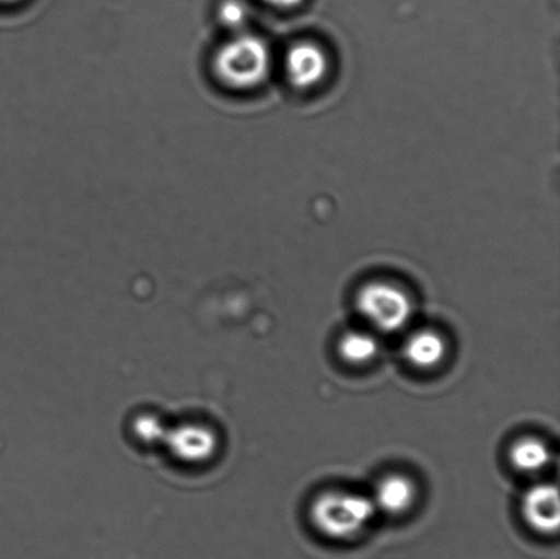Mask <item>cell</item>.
I'll list each match as a JSON object with an SVG mask.
<instances>
[{
  "mask_svg": "<svg viewBox=\"0 0 560 559\" xmlns=\"http://www.w3.org/2000/svg\"><path fill=\"white\" fill-rule=\"evenodd\" d=\"M376 512L370 497L349 491H328L313 501L311 522L326 538L350 540L364 533Z\"/></svg>",
  "mask_w": 560,
  "mask_h": 559,
  "instance_id": "cell-1",
  "label": "cell"
},
{
  "mask_svg": "<svg viewBox=\"0 0 560 559\" xmlns=\"http://www.w3.org/2000/svg\"><path fill=\"white\" fill-rule=\"evenodd\" d=\"M213 65L223 84L234 90H250L266 79L270 54L260 38L241 35L219 49Z\"/></svg>",
  "mask_w": 560,
  "mask_h": 559,
  "instance_id": "cell-2",
  "label": "cell"
},
{
  "mask_svg": "<svg viewBox=\"0 0 560 559\" xmlns=\"http://www.w3.org/2000/svg\"><path fill=\"white\" fill-rule=\"evenodd\" d=\"M357 311L383 333H397L408 325L413 305L402 289L387 282L365 284L357 294Z\"/></svg>",
  "mask_w": 560,
  "mask_h": 559,
  "instance_id": "cell-3",
  "label": "cell"
},
{
  "mask_svg": "<svg viewBox=\"0 0 560 559\" xmlns=\"http://www.w3.org/2000/svg\"><path fill=\"white\" fill-rule=\"evenodd\" d=\"M525 523L540 535L558 533L560 524L559 492L557 486L541 484L530 487L521 500Z\"/></svg>",
  "mask_w": 560,
  "mask_h": 559,
  "instance_id": "cell-4",
  "label": "cell"
},
{
  "mask_svg": "<svg viewBox=\"0 0 560 559\" xmlns=\"http://www.w3.org/2000/svg\"><path fill=\"white\" fill-rule=\"evenodd\" d=\"M285 70L294 85L312 86L326 74L327 59L316 46L307 43L296 44L285 59Z\"/></svg>",
  "mask_w": 560,
  "mask_h": 559,
  "instance_id": "cell-5",
  "label": "cell"
},
{
  "mask_svg": "<svg viewBox=\"0 0 560 559\" xmlns=\"http://www.w3.org/2000/svg\"><path fill=\"white\" fill-rule=\"evenodd\" d=\"M416 498L413 481L402 475H389L378 481L372 501L376 511L399 516L409 511Z\"/></svg>",
  "mask_w": 560,
  "mask_h": 559,
  "instance_id": "cell-6",
  "label": "cell"
},
{
  "mask_svg": "<svg viewBox=\"0 0 560 559\" xmlns=\"http://www.w3.org/2000/svg\"><path fill=\"white\" fill-rule=\"evenodd\" d=\"M404 352L416 369L431 370L442 363L447 345L436 331L421 330L406 341Z\"/></svg>",
  "mask_w": 560,
  "mask_h": 559,
  "instance_id": "cell-7",
  "label": "cell"
},
{
  "mask_svg": "<svg viewBox=\"0 0 560 559\" xmlns=\"http://www.w3.org/2000/svg\"><path fill=\"white\" fill-rule=\"evenodd\" d=\"M509 457L513 467L525 474L540 473L551 463L550 449L545 442L532 436L515 442Z\"/></svg>",
  "mask_w": 560,
  "mask_h": 559,
  "instance_id": "cell-8",
  "label": "cell"
},
{
  "mask_svg": "<svg viewBox=\"0 0 560 559\" xmlns=\"http://www.w3.org/2000/svg\"><path fill=\"white\" fill-rule=\"evenodd\" d=\"M378 350H381V343L376 337L365 331L346 333L339 342L340 358L354 365L371 363L376 359Z\"/></svg>",
  "mask_w": 560,
  "mask_h": 559,
  "instance_id": "cell-9",
  "label": "cell"
},
{
  "mask_svg": "<svg viewBox=\"0 0 560 559\" xmlns=\"http://www.w3.org/2000/svg\"><path fill=\"white\" fill-rule=\"evenodd\" d=\"M248 16V9L240 0H226L219 9V19L222 24L229 27H240L244 25Z\"/></svg>",
  "mask_w": 560,
  "mask_h": 559,
  "instance_id": "cell-10",
  "label": "cell"
},
{
  "mask_svg": "<svg viewBox=\"0 0 560 559\" xmlns=\"http://www.w3.org/2000/svg\"><path fill=\"white\" fill-rule=\"evenodd\" d=\"M268 3H271L272 5H277V8L280 9H291L295 8V5H299L302 0H267Z\"/></svg>",
  "mask_w": 560,
  "mask_h": 559,
  "instance_id": "cell-11",
  "label": "cell"
},
{
  "mask_svg": "<svg viewBox=\"0 0 560 559\" xmlns=\"http://www.w3.org/2000/svg\"><path fill=\"white\" fill-rule=\"evenodd\" d=\"M0 2H2V3H14V2H19V0H0Z\"/></svg>",
  "mask_w": 560,
  "mask_h": 559,
  "instance_id": "cell-12",
  "label": "cell"
}]
</instances>
